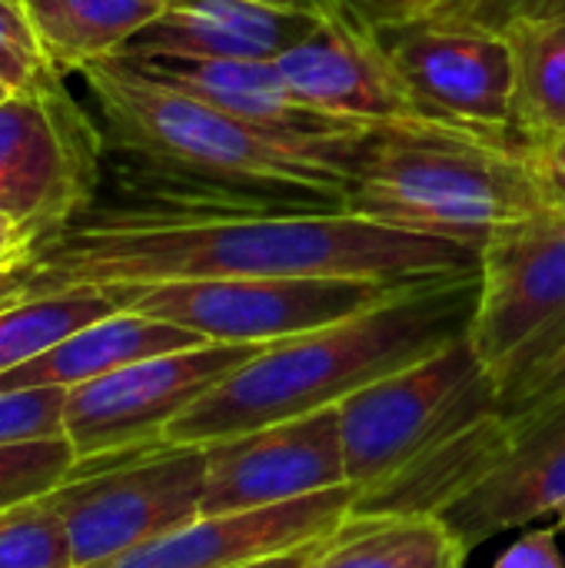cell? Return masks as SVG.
Returning <instances> with one entry per match:
<instances>
[{"label": "cell", "mask_w": 565, "mask_h": 568, "mask_svg": "<svg viewBox=\"0 0 565 568\" xmlns=\"http://www.w3.org/2000/svg\"><path fill=\"white\" fill-rule=\"evenodd\" d=\"M480 270V250L396 230L346 206H290L223 193L157 190L90 206L47 233L20 270L23 296L183 280L343 276L426 283Z\"/></svg>", "instance_id": "obj_1"}, {"label": "cell", "mask_w": 565, "mask_h": 568, "mask_svg": "<svg viewBox=\"0 0 565 568\" xmlns=\"http://www.w3.org/2000/svg\"><path fill=\"white\" fill-rule=\"evenodd\" d=\"M476 300L480 270L406 286L360 316L263 346L176 416L163 443L210 446L340 406L346 396L470 336Z\"/></svg>", "instance_id": "obj_2"}, {"label": "cell", "mask_w": 565, "mask_h": 568, "mask_svg": "<svg viewBox=\"0 0 565 568\" xmlns=\"http://www.w3.org/2000/svg\"><path fill=\"white\" fill-rule=\"evenodd\" d=\"M110 150L153 173L210 183L206 193L290 206H346L350 166L290 146L226 110L163 83L127 57L80 70Z\"/></svg>", "instance_id": "obj_3"}, {"label": "cell", "mask_w": 565, "mask_h": 568, "mask_svg": "<svg viewBox=\"0 0 565 568\" xmlns=\"http://www.w3.org/2000/svg\"><path fill=\"white\" fill-rule=\"evenodd\" d=\"M346 210L480 250L546 210L529 143L446 123L376 130L350 163Z\"/></svg>", "instance_id": "obj_4"}, {"label": "cell", "mask_w": 565, "mask_h": 568, "mask_svg": "<svg viewBox=\"0 0 565 568\" xmlns=\"http://www.w3.org/2000/svg\"><path fill=\"white\" fill-rule=\"evenodd\" d=\"M470 343L503 403L565 349V213L546 206L480 246Z\"/></svg>", "instance_id": "obj_5"}, {"label": "cell", "mask_w": 565, "mask_h": 568, "mask_svg": "<svg viewBox=\"0 0 565 568\" xmlns=\"http://www.w3.org/2000/svg\"><path fill=\"white\" fill-rule=\"evenodd\" d=\"M203 493L206 449L160 443L77 463L47 499L63 523L73 568H100L203 519Z\"/></svg>", "instance_id": "obj_6"}, {"label": "cell", "mask_w": 565, "mask_h": 568, "mask_svg": "<svg viewBox=\"0 0 565 568\" xmlns=\"http://www.w3.org/2000/svg\"><path fill=\"white\" fill-rule=\"evenodd\" d=\"M336 409L346 479L366 489L433 443L496 413L500 389L470 336H463L430 359L346 396Z\"/></svg>", "instance_id": "obj_7"}, {"label": "cell", "mask_w": 565, "mask_h": 568, "mask_svg": "<svg viewBox=\"0 0 565 568\" xmlns=\"http://www.w3.org/2000/svg\"><path fill=\"white\" fill-rule=\"evenodd\" d=\"M430 283V280H426ZM416 286V283H410ZM406 286L343 276L286 280H183L103 290L117 310L183 326L206 343L273 346L360 316Z\"/></svg>", "instance_id": "obj_8"}, {"label": "cell", "mask_w": 565, "mask_h": 568, "mask_svg": "<svg viewBox=\"0 0 565 568\" xmlns=\"http://www.w3.org/2000/svg\"><path fill=\"white\" fill-rule=\"evenodd\" d=\"M107 140L60 73L0 103V210L40 240L93 206Z\"/></svg>", "instance_id": "obj_9"}, {"label": "cell", "mask_w": 565, "mask_h": 568, "mask_svg": "<svg viewBox=\"0 0 565 568\" xmlns=\"http://www.w3.org/2000/svg\"><path fill=\"white\" fill-rule=\"evenodd\" d=\"M370 33L426 113L483 136L523 143L516 136V63L500 27L416 17Z\"/></svg>", "instance_id": "obj_10"}, {"label": "cell", "mask_w": 565, "mask_h": 568, "mask_svg": "<svg viewBox=\"0 0 565 568\" xmlns=\"http://www.w3.org/2000/svg\"><path fill=\"white\" fill-rule=\"evenodd\" d=\"M263 346L203 343L140 359L110 376L67 389L63 436L77 463L160 446L167 426L196 399L250 363Z\"/></svg>", "instance_id": "obj_11"}, {"label": "cell", "mask_w": 565, "mask_h": 568, "mask_svg": "<svg viewBox=\"0 0 565 568\" xmlns=\"http://www.w3.org/2000/svg\"><path fill=\"white\" fill-rule=\"evenodd\" d=\"M206 449L203 516H236L350 486L340 409H320Z\"/></svg>", "instance_id": "obj_12"}, {"label": "cell", "mask_w": 565, "mask_h": 568, "mask_svg": "<svg viewBox=\"0 0 565 568\" xmlns=\"http://www.w3.org/2000/svg\"><path fill=\"white\" fill-rule=\"evenodd\" d=\"M143 73L173 83L230 116L290 146L353 163L360 146L383 126L333 116L306 103L280 73L276 60H206V57H127Z\"/></svg>", "instance_id": "obj_13"}, {"label": "cell", "mask_w": 565, "mask_h": 568, "mask_svg": "<svg viewBox=\"0 0 565 568\" xmlns=\"http://www.w3.org/2000/svg\"><path fill=\"white\" fill-rule=\"evenodd\" d=\"M276 67L306 103L333 116L370 126L443 123L423 110L396 67L376 47L373 33L336 13H320V23L293 43Z\"/></svg>", "instance_id": "obj_14"}, {"label": "cell", "mask_w": 565, "mask_h": 568, "mask_svg": "<svg viewBox=\"0 0 565 568\" xmlns=\"http://www.w3.org/2000/svg\"><path fill=\"white\" fill-rule=\"evenodd\" d=\"M356 486L236 516H203L100 568H240L333 536L353 513Z\"/></svg>", "instance_id": "obj_15"}, {"label": "cell", "mask_w": 565, "mask_h": 568, "mask_svg": "<svg viewBox=\"0 0 565 568\" xmlns=\"http://www.w3.org/2000/svg\"><path fill=\"white\" fill-rule=\"evenodd\" d=\"M509 419L513 446L500 469L443 516L466 552L500 532L556 516L565 503V396Z\"/></svg>", "instance_id": "obj_16"}, {"label": "cell", "mask_w": 565, "mask_h": 568, "mask_svg": "<svg viewBox=\"0 0 565 568\" xmlns=\"http://www.w3.org/2000/svg\"><path fill=\"white\" fill-rule=\"evenodd\" d=\"M513 446V419L490 413L466 429L433 443L386 479L356 489V519H443L483 479H490Z\"/></svg>", "instance_id": "obj_17"}, {"label": "cell", "mask_w": 565, "mask_h": 568, "mask_svg": "<svg viewBox=\"0 0 565 568\" xmlns=\"http://www.w3.org/2000/svg\"><path fill=\"white\" fill-rule=\"evenodd\" d=\"M316 23L320 13L263 0H170L167 13L140 30L120 57L280 60Z\"/></svg>", "instance_id": "obj_18"}, {"label": "cell", "mask_w": 565, "mask_h": 568, "mask_svg": "<svg viewBox=\"0 0 565 568\" xmlns=\"http://www.w3.org/2000/svg\"><path fill=\"white\" fill-rule=\"evenodd\" d=\"M203 343H206L203 336L183 326H173V323L133 313V310H117L77 329L73 336H67L43 356L30 359L27 366L0 376V389H43V386L73 389L100 376H110L123 366H133L140 359L193 349Z\"/></svg>", "instance_id": "obj_19"}, {"label": "cell", "mask_w": 565, "mask_h": 568, "mask_svg": "<svg viewBox=\"0 0 565 568\" xmlns=\"http://www.w3.org/2000/svg\"><path fill=\"white\" fill-rule=\"evenodd\" d=\"M47 63L80 73L97 60L120 57L130 40L167 13L170 0H20Z\"/></svg>", "instance_id": "obj_20"}, {"label": "cell", "mask_w": 565, "mask_h": 568, "mask_svg": "<svg viewBox=\"0 0 565 568\" xmlns=\"http://www.w3.org/2000/svg\"><path fill=\"white\" fill-rule=\"evenodd\" d=\"M516 63V136L543 143L565 133V0L496 20Z\"/></svg>", "instance_id": "obj_21"}, {"label": "cell", "mask_w": 565, "mask_h": 568, "mask_svg": "<svg viewBox=\"0 0 565 568\" xmlns=\"http://www.w3.org/2000/svg\"><path fill=\"white\" fill-rule=\"evenodd\" d=\"M466 556L443 519L350 516L310 568H463Z\"/></svg>", "instance_id": "obj_22"}, {"label": "cell", "mask_w": 565, "mask_h": 568, "mask_svg": "<svg viewBox=\"0 0 565 568\" xmlns=\"http://www.w3.org/2000/svg\"><path fill=\"white\" fill-rule=\"evenodd\" d=\"M117 313L103 290H57L0 306V376L43 356L77 329Z\"/></svg>", "instance_id": "obj_23"}, {"label": "cell", "mask_w": 565, "mask_h": 568, "mask_svg": "<svg viewBox=\"0 0 565 568\" xmlns=\"http://www.w3.org/2000/svg\"><path fill=\"white\" fill-rule=\"evenodd\" d=\"M0 568H73L63 523L47 496L0 513Z\"/></svg>", "instance_id": "obj_24"}, {"label": "cell", "mask_w": 565, "mask_h": 568, "mask_svg": "<svg viewBox=\"0 0 565 568\" xmlns=\"http://www.w3.org/2000/svg\"><path fill=\"white\" fill-rule=\"evenodd\" d=\"M73 466L77 453L67 436L0 446V513L17 503L47 496L73 473Z\"/></svg>", "instance_id": "obj_25"}, {"label": "cell", "mask_w": 565, "mask_h": 568, "mask_svg": "<svg viewBox=\"0 0 565 568\" xmlns=\"http://www.w3.org/2000/svg\"><path fill=\"white\" fill-rule=\"evenodd\" d=\"M67 389H0V446L60 439Z\"/></svg>", "instance_id": "obj_26"}, {"label": "cell", "mask_w": 565, "mask_h": 568, "mask_svg": "<svg viewBox=\"0 0 565 568\" xmlns=\"http://www.w3.org/2000/svg\"><path fill=\"white\" fill-rule=\"evenodd\" d=\"M433 0H320V13H336L363 30L426 17Z\"/></svg>", "instance_id": "obj_27"}, {"label": "cell", "mask_w": 565, "mask_h": 568, "mask_svg": "<svg viewBox=\"0 0 565 568\" xmlns=\"http://www.w3.org/2000/svg\"><path fill=\"white\" fill-rule=\"evenodd\" d=\"M565 396V349L549 359L533 379H526L506 403H503V413L506 416H519V413H529V409H539V406H549L556 399Z\"/></svg>", "instance_id": "obj_28"}, {"label": "cell", "mask_w": 565, "mask_h": 568, "mask_svg": "<svg viewBox=\"0 0 565 568\" xmlns=\"http://www.w3.org/2000/svg\"><path fill=\"white\" fill-rule=\"evenodd\" d=\"M556 536H559L556 523L546 529H529L493 562V568H565Z\"/></svg>", "instance_id": "obj_29"}, {"label": "cell", "mask_w": 565, "mask_h": 568, "mask_svg": "<svg viewBox=\"0 0 565 568\" xmlns=\"http://www.w3.org/2000/svg\"><path fill=\"white\" fill-rule=\"evenodd\" d=\"M529 153L546 206L565 213V133L543 143H529Z\"/></svg>", "instance_id": "obj_30"}, {"label": "cell", "mask_w": 565, "mask_h": 568, "mask_svg": "<svg viewBox=\"0 0 565 568\" xmlns=\"http://www.w3.org/2000/svg\"><path fill=\"white\" fill-rule=\"evenodd\" d=\"M37 243H40V233L33 226H27L23 220L0 210V276L27 266Z\"/></svg>", "instance_id": "obj_31"}, {"label": "cell", "mask_w": 565, "mask_h": 568, "mask_svg": "<svg viewBox=\"0 0 565 568\" xmlns=\"http://www.w3.org/2000/svg\"><path fill=\"white\" fill-rule=\"evenodd\" d=\"M493 0H433L426 17L433 20H486Z\"/></svg>", "instance_id": "obj_32"}, {"label": "cell", "mask_w": 565, "mask_h": 568, "mask_svg": "<svg viewBox=\"0 0 565 568\" xmlns=\"http://www.w3.org/2000/svg\"><path fill=\"white\" fill-rule=\"evenodd\" d=\"M323 542H326V539H316V542H310V546H300V549L280 552V556H270V559H256V562H250V566H240V568H310L313 566V559L320 556Z\"/></svg>", "instance_id": "obj_33"}, {"label": "cell", "mask_w": 565, "mask_h": 568, "mask_svg": "<svg viewBox=\"0 0 565 568\" xmlns=\"http://www.w3.org/2000/svg\"><path fill=\"white\" fill-rule=\"evenodd\" d=\"M273 7H286V10H306V13H320V0H263Z\"/></svg>", "instance_id": "obj_34"}, {"label": "cell", "mask_w": 565, "mask_h": 568, "mask_svg": "<svg viewBox=\"0 0 565 568\" xmlns=\"http://www.w3.org/2000/svg\"><path fill=\"white\" fill-rule=\"evenodd\" d=\"M553 3H563V0H519L516 10H539V7H553ZM516 10H509V13H516ZM500 20H503V17H500Z\"/></svg>", "instance_id": "obj_35"}, {"label": "cell", "mask_w": 565, "mask_h": 568, "mask_svg": "<svg viewBox=\"0 0 565 568\" xmlns=\"http://www.w3.org/2000/svg\"><path fill=\"white\" fill-rule=\"evenodd\" d=\"M556 526H559V529H565V503L559 506V509H556Z\"/></svg>", "instance_id": "obj_36"}, {"label": "cell", "mask_w": 565, "mask_h": 568, "mask_svg": "<svg viewBox=\"0 0 565 568\" xmlns=\"http://www.w3.org/2000/svg\"><path fill=\"white\" fill-rule=\"evenodd\" d=\"M10 93H13V90H10V87H7V83H3V80H0V103H3V100H7V97H10Z\"/></svg>", "instance_id": "obj_37"}]
</instances>
